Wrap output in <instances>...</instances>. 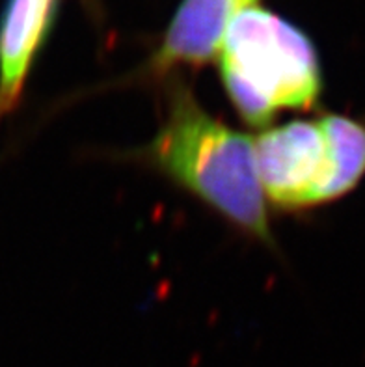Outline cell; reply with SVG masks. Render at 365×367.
I'll return each instance as SVG.
<instances>
[{
    "mask_svg": "<svg viewBox=\"0 0 365 367\" xmlns=\"http://www.w3.org/2000/svg\"><path fill=\"white\" fill-rule=\"evenodd\" d=\"M140 159L240 231L272 244L253 140L212 118L190 90L170 93L164 121Z\"/></svg>",
    "mask_w": 365,
    "mask_h": 367,
    "instance_id": "1",
    "label": "cell"
},
{
    "mask_svg": "<svg viewBox=\"0 0 365 367\" xmlns=\"http://www.w3.org/2000/svg\"><path fill=\"white\" fill-rule=\"evenodd\" d=\"M218 60L229 101L251 127H267L281 110L319 103L322 73L311 40L259 6L233 19Z\"/></svg>",
    "mask_w": 365,
    "mask_h": 367,
    "instance_id": "2",
    "label": "cell"
},
{
    "mask_svg": "<svg viewBox=\"0 0 365 367\" xmlns=\"http://www.w3.org/2000/svg\"><path fill=\"white\" fill-rule=\"evenodd\" d=\"M263 194L281 209L339 200L365 177V125L341 114L295 120L253 140Z\"/></svg>",
    "mask_w": 365,
    "mask_h": 367,
    "instance_id": "3",
    "label": "cell"
},
{
    "mask_svg": "<svg viewBox=\"0 0 365 367\" xmlns=\"http://www.w3.org/2000/svg\"><path fill=\"white\" fill-rule=\"evenodd\" d=\"M257 0H182L162 45L157 49L151 69L166 73L177 65H201L222 49L229 24Z\"/></svg>",
    "mask_w": 365,
    "mask_h": 367,
    "instance_id": "4",
    "label": "cell"
},
{
    "mask_svg": "<svg viewBox=\"0 0 365 367\" xmlns=\"http://www.w3.org/2000/svg\"><path fill=\"white\" fill-rule=\"evenodd\" d=\"M56 0H8L0 19V121L17 106L45 43Z\"/></svg>",
    "mask_w": 365,
    "mask_h": 367,
    "instance_id": "5",
    "label": "cell"
}]
</instances>
